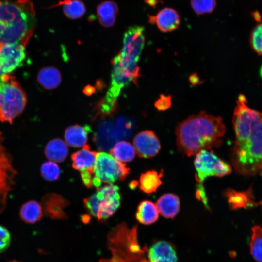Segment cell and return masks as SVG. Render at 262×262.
<instances>
[{
  "label": "cell",
  "mask_w": 262,
  "mask_h": 262,
  "mask_svg": "<svg viewBox=\"0 0 262 262\" xmlns=\"http://www.w3.org/2000/svg\"><path fill=\"white\" fill-rule=\"evenodd\" d=\"M26 45L21 43L0 44V76L9 75L23 66Z\"/></svg>",
  "instance_id": "cell-12"
},
{
  "label": "cell",
  "mask_w": 262,
  "mask_h": 262,
  "mask_svg": "<svg viewBox=\"0 0 262 262\" xmlns=\"http://www.w3.org/2000/svg\"><path fill=\"white\" fill-rule=\"evenodd\" d=\"M250 43L255 51L262 55V22L253 29L250 35Z\"/></svg>",
  "instance_id": "cell-33"
},
{
  "label": "cell",
  "mask_w": 262,
  "mask_h": 262,
  "mask_svg": "<svg viewBox=\"0 0 262 262\" xmlns=\"http://www.w3.org/2000/svg\"><path fill=\"white\" fill-rule=\"evenodd\" d=\"M250 242V253L258 262H262V227L256 225L252 228Z\"/></svg>",
  "instance_id": "cell-28"
},
{
  "label": "cell",
  "mask_w": 262,
  "mask_h": 262,
  "mask_svg": "<svg viewBox=\"0 0 262 262\" xmlns=\"http://www.w3.org/2000/svg\"><path fill=\"white\" fill-rule=\"evenodd\" d=\"M40 171L43 178L48 181H55L60 176L59 166L51 161L44 162L40 166Z\"/></svg>",
  "instance_id": "cell-31"
},
{
  "label": "cell",
  "mask_w": 262,
  "mask_h": 262,
  "mask_svg": "<svg viewBox=\"0 0 262 262\" xmlns=\"http://www.w3.org/2000/svg\"><path fill=\"white\" fill-rule=\"evenodd\" d=\"M36 24L31 0H0V44L17 42L26 45Z\"/></svg>",
  "instance_id": "cell-3"
},
{
  "label": "cell",
  "mask_w": 262,
  "mask_h": 262,
  "mask_svg": "<svg viewBox=\"0 0 262 262\" xmlns=\"http://www.w3.org/2000/svg\"><path fill=\"white\" fill-rule=\"evenodd\" d=\"M148 22L156 24L162 32L166 33L178 28L180 20L176 10L166 7L159 11L156 16H149Z\"/></svg>",
  "instance_id": "cell-15"
},
{
  "label": "cell",
  "mask_w": 262,
  "mask_h": 262,
  "mask_svg": "<svg viewBox=\"0 0 262 262\" xmlns=\"http://www.w3.org/2000/svg\"><path fill=\"white\" fill-rule=\"evenodd\" d=\"M43 214L41 204L35 200H30L24 203L19 210L20 219L28 224H34L39 221Z\"/></svg>",
  "instance_id": "cell-23"
},
{
  "label": "cell",
  "mask_w": 262,
  "mask_h": 262,
  "mask_svg": "<svg viewBox=\"0 0 262 262\" xmlns=\"http://www.w3.org/2000/svg\"><path fill=\"white\" fill-rule=\"evenodd\" d=\"M145 42L143 26L134 25L129 27L124 33L120 52L116 55L120 64L125 66H138L137 62Z\"/></svg>",
  "instance_id": "cell-9"
},
{
  "label": "cell",
  "mask_w": 262,
  "mask_h": 262,
  "mask_svg": "<svg viewBox=\"0 0 262 262\" xmlns=\"http://www.w3.org/2000/svg\"><path fill=\"white\" fill-rule=\"evenodd\" d=\"M196 196L198 200L202 201L207 209H209L208 205V199L206 196L205 189L201 184L197 185L196 191Z\"/></svg>",
  "instance_id": "cell-37"
},
{
  "label": "cell",
  "mask_w": 262,
  "mask_h": 262,
  "mask_svg": "<svg viewBox=\"0 0 262 262\" xmlns=\"http://www.w3.org/2000/svg\"><path fill=\"white\" fill-rule=\"evenodd\" d=\"M136 228L129 229L125 223L116 227L109 235L110 248L113 257L101 262H131L142 251L136 239Z\"/></svg>",
  "instance_id": "cell-6"
},
{
  "label": "cell",
  "mask_w": 262,
  "mask_h": 262,
  "mask_svg": "<svg viewBox=\"0 0 262 262\" xmlns=\"http://www.w3.org/2000/svg\"><path fill=\"white\" fill-rule=\"evenodd\" d=\"M111 155L120 162H129L135 157L136 151L133 145L126 141L116 143L111 150Z\"/></svg>",
  "instance_id": "cell-25"
},
{
  "label": "cell",
  "mask_w": 262,
  "mask_h": 262,
  "mask_svg": "<svg viewBox=\"0 0 262 262\" xmlns=\"http://www.w3.org/2000/svg\"><path fill=\"white\" fill-rule=\"evenodd\" d=\"M118 8L117 4L111 0H106L99 3L97 8V14L100 24L108 28L114 25Z\"/></svg>",
  "instance_id": "cell-21"
},
{
  "label": "cell",
  "mask_w": 262,
  "mask_h": 262,
  "mask_svg": "<svg viewBox=\"0 0 262 262\" xmlns=\"http://www.w3.org/2000/svg\"><path fill=\"white\" fill-rule=\"evenodd\" d=\"M129 171L126 164L118 161L111 154L98 153L93 170V186L98 188L102 183L109 184L123 181Z\"/></svg>",
  "instance_id": "cell-7"
},
{
  "label": "cell",
  "mask_w": 262,
  "mask_h": 262,
  "mask_svg": "<svg viewBox=\"0 0 262 262\" xmlns=\"http://www.w3.org/2000/svg\"><path fill=\"white\" fill-rule=\"evenodd\" d=\"M162 174H159L155 170L148 171L142 174L139 179L140 189L147 194L155 192L162 184Z\"/></svg>",
  "instance_id": "cell-27"
},
{
  "label": "cell",
  "mask_w": 262,
  "mask_h": 262,
  "mask_svg": "<svg viewBox=\"0 0 262 262\" xmlns=\"http://www.w3.org/2000/svg\"><path fill=\"white\" fill-rule=\"evenodd\" d=\"M117 101H110L101 99L95 106V117L100 119L111 117L115 113L117 109Z\"/></svg>",
  "instance_id": "cell-29"
},
{
  "label": "cell",
  "mask_w": 262,
  "mask_h": 262,
  "mask_svg": "<svg viewBox=\"0 0 262 262\" xmlns=\"http://www.w3.org/2000/svg\"><path fill=\"white\" fill-rule=\"evenodd\" d=\"M62 6L65 16L71 19L82 17L86 12L84 3L81 0H62L54 6Z\"/></svg>",
  "instance_id": "cell-26"
},
{
  "label": "cell",
  "mask_w": 262,
  "mask_h": 262,
  "mask_svg": "<svg viewBox=\"0 0 262 262\" xmlns=\"http://www.w3.org/2000/svg\"><path fill=\"white\" fill-rule=\"evenodd\" d=\"M135 217L141 224H151L156 222L159 217L156 205L149 200H144L137 207Z\"/></svg>",
  "instance_id": "cell-24"
},
{
  "label": "cell",
  "mask_w": 262,
  "mask_h": 262,
  "mask_svg": "<svg viewBox=\"0 0 262 262\" xmlns=\"http://www.w3.org/2000/svg\"><path fill=\"white\" fill-rule=\"evenodd\" d=\"M194 165L196 179L198 182H202L209 177H221L231 172L229 164L208 150H201L196 154Z\"/></svg>",
  "instance_id": "cell-10"
},
{
  "label": "cell",
  "mask_w": 262,
  "mask_h": 262,
  "mask_svg": "<svg viewBox=\"0 0 262 262\" xmlns=\"http://www.w3.org/2000/svg\"><path fill=\"white\" fill-rule=\"evenodd\" d=\"M121 196L118 186L113 184L97 188L95 193L83 199L85 210L98 220H105L119 207Z\"/></svg>",
  "instance_id": "cell-5"
},
{
  "label": "cell",
  "mask_w": 262,
  "mask_h": 262,
  "mask_svg": "<svg viewBox=\"0 0 262 262\" xmlns=\"http://www.w3.org/2000/svg\"><path fill=\"white\" fill-rule=\"evenodd\" d=\"M191 5L196 14L202 15L211 13L216 3L215 0H191Z\"/></svg>",
  "instance_id": "cell-32"
},
{
  "label": "cell",
  "mask_w": 262,
  "mask_h": 262,
  "mask_svg": "<svg viewBox=\"0 0 262 262\" xmlns=\"http://www.w3.org/2000/svg\"><path fill=\"white\" fill-rule=\"evenodd\" d=\"M133 144L138 155L144 158L155 156L161 148L158 137L149 130L143 131L137 133L134 137Z\"/></svg>",
  "instance_id": "cell-13"
},
{
  "label": "cell",
  "mask_w": 262,
  "mask_h": 262,
  "mask_svg": "<svg viewBox=\"0 0 262 262\" xmlns=\"http://www.w3.org/2000/svg\"><path fill=\"white\" fill-rule=\"evenodd\" d=\"M156 206L162 216L167 218H173L179 211L180 200L177 195L166 193L158 199Z\"/></svg>",
  "instance_id": "cell-18"
},
{
  "label": "cell",
  "mask_w": 262,
  "mask_h": 262,
  "mask_svg": "<svg viewBox=\"0 0 262 262\" xmlns=\"http://www.w3.org/2000/svg\"><path fill=\"white\" fill-rule=\"evenodd\" d=\"M253 15L254 16V17L255 18L256 20H258L260 19V14L257 11H256L254 13H253Z\"/></svg>",
  "instance_id": "cell-38"
},
{
  "label": "cell",
  "mask_w": 262,
  "mask_h": 262,
  "mask_svg": "<svg viewBox=\"0 0 262 262\" xmlns=\"http://www.w3.org/2000/svg\"><path fill=\"white\" fill-rule=\"evenodd\" d=\"M149 262H177L178 257L171 244L165 241H160L151 246L148 250Z\"/></svg>",
  "instance_id": "cell-16"
},
{
  "label": "cell",
  "mask_w": 262,
  "mask_h": 262,
  "mask_svg": "<svg viewBox=\"0 0 262 262\" xmlns=\"http://www.w3.org/2000/svg\"><path fill=\"white\" fill-rule=\"evenodd\" d=\"M112 71L110 87L104 98L110 101H117L121 90L132 82L137 84L140 75L139 70L122 65L115 56L112 60Z\"/></svg>",
  "instance_id": "cell-11"
},
{
  "label": "cell",
  "mask_w": 262,
  "mask_h": 262,
  "mask_svg": "<svg viewBox=\"0 0 262 262\" xmlns=\"http://www.w3.org/2000/svg\"><path fill=\"white\" fill-rule=\"evenodd\" d=\"M11 240V237L9 230L5 227L0 225V253L4 252L8 248Z\"/></svg>",
  "instance_id": "cell-34"
},
{
  "label": "cell",
  "mask_w": 262,
  "mask_h": 262,
  "mask_svg": "<svg viewBox=\"0 0 262 262\" xmlns=\"http://www.w3.org/2000/svg\"><path fill=\"white\" fill-rule=\"evenodd\" d=\"M81 178L83 184L88 188H91L93 186V173L88 170L80 172Z\"/></svg>",
  "instance_id": "cell-36"
},
{
  "label": "cell",
  "mask_w": 262,
  "mask_h": 262,
  "mask_svg": "<svg viewBox=\"0 0 262 262\" xmlns=\"http://www.w3.org/2000/svg\"><path fill=\"white\" fill-rule=\"evenodd\" d=\"M67 144L60 138H54L49 141L44 149V154L49 160L57 163L63 162L67 156Z\"/></svg>",
  "instance_id": "cell-20"
},
{
  "label": "cell",
  "mask_w": 262,
  "mask_h": 262,
  "mask_svg": "<svg viewBox=\"0 0 262 262\" xmlns=\"http://www.w3.org/2000/svg\"><path fill=\"white\" fill-rule=\"evenodd\" d=\"M17 171L0 131V214L6 207L8 197L16 184Z\"/></svg>",
  "instance_id": "cell-8"
},
{
  "label": "cell",
  "mask_w": 262,
  "mask_h": 262,
  "mask_svg": "<svg viewBox=\"0 0 262 262\" xmlns=\"http://www.w3.org/2000/svg\"><path fill=\"white\" fill-rule=\"evenodd\" d=\"M27 99L19 82L10 74L0 76V121L12 124L24 110Z\"/></svg>",
  "instance_id": "cell-4"
},
{
  "label": "cell",
  "mask_w": 262,
  "mask_h": 262,
  "mask_svg": "<svg viewBox=\"0 0 262 262\" xmlns=\"http://www.w3.org/2000/svg\"><path fill=\"white\" fill-rule=\"evenodd\" d=\"M155 105L159 110H165L168 109L171 105L170 97L161 96L160 98L156 102Z\"/></svg>",
  "instance_id": "cell-35"
},
{
  "label": "cell",
  "mask_w": 262,
  "mask_h": 262,
  "mask_svg": "<svg viewBox=\"0 0 262 262\" xmlns=\"http://www.w3.org/2000/svg\"><path fill=\"white\" fill-rule=\"evenodd\" d=\"M40 204L45 216L52 219L66 218L64 209L69 202L62 196L55 193H47L42 196Z\"/></svg>",
  "instance_id": "cell-14"
},
{
  "label": "cell",
  "mask_w": 262,
  "mask_h": 262,
  "mask_svg": "<svg viewBox=\"0 0 262 262\" xmlns=\"http://www.w3.org/2000/svg\"><path fill=\"white\" fill-rule=\"evenodd\" d=\"M90 130L88 126L74 125L68 127L65 130L64 134L66 143L74 147H83L87 142Z\"/></svg>",
  "instance_id": "cell-19"
},
{
  "label": "cell",
  "mask_w": 262,
  "mask_h": 262,
  "mask_svg": "<svg viewBox=\"0 0 262 262\" xmlns=\"http://www.w3.org/2000/svg\"><path fill=\"white\" fill-rule=\"evenodd\" d=\"M97 154V152L90 150L88 145H85L82 149L71 155L73 168L80 172L88 170L93 173Z\"/></svg>",
  "instance_id": "cell-17"
},
{
  "label": "cell",
  "mask_w": 262,
  "mask_h": 262,
  "mask_svg": "<svg viewBox=\"0 0 262 262\" xmlns=\"http://www.w3.org/2000/svg\"><path fill=\"white\" fill-rule=\"evenodd\" d=\"M228 202L233 209L252 206L247 198L246 193L237 192L231 189H228L225 192Z\"/></svg>",
  "instance_id": "cell-30"
},
{
  "label": "cell",
  "mask_w": 262,
  "mask_h": 262,
  "mask_svg": "<svg viewBox=\"0 0 262 262\" xmlns=\"http://www.w3.org/2000/svg\"><path fill=\"white\" fill-rule=\"evenodd\" d=\"M226 127L222 119L202 111L190 116L176 128L179 151L188 156L219 147Z\"/></svg>",
  "instance_id": "cell-2"
},
{
  "label": "cell",
  "mask_w": 262,
  "mask_h": 262,
  "mask_svg": "<svg viewBox=\"0 0 262 262\" xmlns=\"http://www.w3.org/2000/svg\"><path fill=\"white\" fill-rule=\"evenodd\" d=\"M37 79L39 84L44 88L52 90L60 85L62 77L58 69L52 66H47L40 70Z\"/></svg>",
  "instance_id": "cell-22"
},
{
  "label": "cell",
  "mask_w": 262,
  "mask_h": 262,
  "mask_svg": "<svg viewBox=\"0 0 262 262\" xmlns=\"http://www.w3.org/2000/svg\"><path fill=\"white\" fill-rule=\"evenodd\" d=\"M137 182L136 181H132L130 184V185H131V188H133L134 187H135L137 185Z\"/></svg>",
  "instance_id": "cell-39"
},
{
  "label": "cell",
  "mask_w": 262,
  "mask_h": 262,
  "mask_svg": "<svg viewBox=\"0 0 262 262\" xmlns=\"http://www.w3.org/2000/svg\"><path fill=\"white\" fill-rule=\"evenodd\" d=\"M240 95L233 116L236 140L231 161L235 170L249 175L262 168V113L249 108Z\"/></svg>",
  "instance_id": "cell-1"
}]
</instances>
